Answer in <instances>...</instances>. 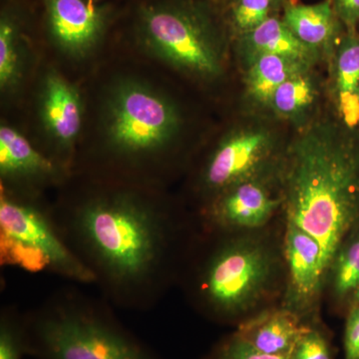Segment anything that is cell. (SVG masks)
Listing matches in <instances>:
<instances>
[{"label":"cell","mask_w":359,"mask_h":359,"mask_svg":"<svg viewBox=\"0 0 359 359\" xmlns=\"http://www.w3.org/2000/svg\"><path fill=\"white\" fill-rule=\"evenodd\" d=\"M51 207L66 244L114 308L155 309L181 276L202 229L157 188L93 179Z\"/></svg>","instance_id":"1"},{"label":"cell","mask_w":359,"mask_h":359,"mask_svg":"<svg viewBox=\"0 0 359 359\" xmlns=\"http://www.w3.org/2000/svg\"><path fill=\"white\" fill-rule=\"evenodd\" d=\"M285 219L313 236L330 269L359 224V140L316 124L297 137L278 165Z\"/></svg>","instance_id":"2"},{"label":"cell","mask_w":359,"mask_h":359,"mask_svg":"<svg viewBox=\"0 0 359 359\" xmlns=\"http://www.w3.org/2000/svg\"><path fill=\"white\" fill-rule=\"evenodd\" d=\"M264 229L202 231L179 285L208 320L238 327L283 297L287 269L283 241L278 242Z\"/></svg>","instance_id":"3"},{"label":"cell","mask_w":359,"mask_h":359,"mask_svg":"<svg viewBox=\"0 0 359 359\" xmlns=\"http://www.w3.org/2000/svg\"><path fill=\"white\" fill-rule=\"evenodd\" d=\"M105 299L76 287L52 292L23 313L35 359H165L125 327Z\"/></svg>","instance_id":"4"},{"label":"cell","mask_w":359,"mask_h":359,"mask_svg":"<svg viewBox=\"0 0 359 359\" xmlns=\"http://www.w3.org/2000/svg\"><path fill=\"white\" fill-rule=\"evenodd\" d=\"M180 127L173 103L147 85H118L106 109L105 161L107 181L157 188L162 157ZM107 170V171H108Z\"/></svg>","instance_id":"5"},{"label":"cell","mask_w":359,"mask_h":359,"mask_svg":"<svg viewBox=\"0 0 359 359\" xmlns=\"http://www.w3.org/2000/svg\"><path fill=\"white\" fill-rule=\"evenodd\" d=\"M0 262L33 273H49L80 285L94 278L59 231L51 207L39 198L0 192Z\"/></svg>","instance_id":"6"},{"label":"cell","mask_w":359,"mask_h":359,"mask_svg":"<svg viewBox=\"0 0 359 359\" xmlns=\"http://www.w3.org/2000/svg\"><path fill=\"white\" fill-rule=\"evenodd\" d=\"M142 29L149 49L174 67L204 78L222 72L218 41L196 14L177 7H154L144 14Z\"/></svg>","instance_id":"7"},{"label":"cell","mask_w":359,"mask_h":359,"mask_svg":"<svg viewBox=\"0 0 359 359\" xmlns=\"http://www.w3.org/2000/svg\"><path fill=\"white\" fill-rule=\"evenodd\" d=\"M278 163L264 173L229 187L203 205L197 214L202 231L236 233L266 228L276 212L283 210L282 192L273 193L269 185Z\"/></svg>","instance_id":"8"},{"label":"cell","mask_w":359,"mask_h":359,"mask_svg":"<svg viewBox=\"0 0 359 359\" xmlns=\"http://www.w3.org/2000/svg\"><path fill=\"white\" fill-rule=\"evenodd\" d=\"M275 141L266 130H241L226 137L201 169L198 185L204 204L229 187L276 167Z\"/></svg>","instance_id":"9"},{"label":"cell","mask_w":359,"mask_h":359,"mask_svg":"<svg viewBox=\"0 0 359 359\" xmlns=\"http://www.w3.org/2000/svg\"><path fill=\"white\" fill-rule=\"evenodd\" d=\"M283 247L287 278L282 306L299 314L306 323H314L327 280L323 250L313 236L287 219Z\"/></svg>","instance_id":"10"},{"label":"cell","mask_w":359,"mask_h":359,"mask_svg":"<svg viewBox=\"0 0 359 359\" xmlns=\"http://www.w3.org/2000/svg\"><path fill=\"white\" fill-rule=\"evenodd\" d=\"M1 189L22 197L39 198L40 189L62 185L70 174L40 152L25 136L6 125L0 128Z\"/></svg>","instance_id":"11"},{"label":"cell","mask_w":359,"mask_h":359,"mask_svg":"<svg viewBox=\"0 0 359 359\" xmlns=\"http://www.w3.org/2000/svg\"><path fill=\"white\" fill-rule=\"evenodd\" d=\"M49 26L56 44L73 57H84L98 43L103 14L92 0H47Z\"/></svg>","instance_id":"12"},{"label":"cell","mask_w":359,"mask_h":359,"mask_svg":"<svg viewBox=\"0 0 359 359\" xmlns=\"http://www.w3.org/2000/svg\"><path fill=\"white\" fill-rule=\"evenodd\" d=\"M40 95V114L45 129L58 148L67 152L82 128L81 97L75 86L54 71L45 76Z\"/></svg>","instance_id":"13"},{"label":"cell","mask_w":359,"mask_h":359,"mask_svg":"<svg viewBox=\"0 0 359 359\" xmlns=\"http://www.w3.org/2000/svg\"><path fill=\"white\" fill-rule=\"evenodd\" d=\"M308 323L280 304L243 321L236 334L261 353L287 356Z\"/></svg>","instance_id":"14"},{"label":"cell","mask_w":359,"mask_h":359,"mask_svg":"<svg viewBox=\"0 0 359 359\" xmlns=\"http://www.w3.org/2000/svg\"><path fill=\"white\" fill-rule=\"evenodd\" d=\"M244 46L250 59L263 54L282 56L311 66L318 52L302 41L283 21L269 18L256 29L245 33Z\"/></svg>","instance_id":"15"},{"label":"cell","mask_w":359,"mask_h":359,"mask_svg":"<svg viewBox=\"0 0 359 359\" xmlns=\"http://www.w3.org/2000/svg\"><path fill=\"white\" fill-rule=\"evenodd\" d=\"M334 95L342 122L349 128L359 126V37L353 33L337 49Z\"/></svg>","instance_id":"16"},{"label":"cell","mask_w":359,"mask_h":359,"mask_svg":"<svg viewBox=\"0 0 359 359\" xmlns=\"http://www.w3.org/2000/svg\"><path fill=\"white\" fill-rule=\"evenodd\" d=\"M337 13L332 1L299 4L285 8L283 22L304 43L316 49L330 43L337 32Z\"/></svg>","instance_id":"17"},{"label":"cell","mask_w":359,"mask_h":359,"mask_svg":"<svg viewBox=\"0 0 359 359\" xmlns=\"http://www.w3.org/2000/svg\"><path fill=\"white\" fill-rule=\"evenodd\" d=\"M245 76L248 93L252 100L269 105L276 89L290 77L306 72L311 66L282 56L263 54L250 59Z\"/></svg>","instance_id":"18"},{"label":"cell","mask_w":359,"mask_h":359,"mask_svg":"<svg viewBox=\"0 0 359 359\" xmlns=\"http://www.w3.org/2000/svg\"><path fill=\"white\" fill-rule=\"evenodd\" d=\"M327 283L335 301L349 302L359 287V224L335 252Z\"/></svg>","instance_id":"19"},{"label":"cell","mask_w":359,"mask_h":359,"mask_svg":"<svg viewBox=\"0 0 359 359\" xmlns=\"http://www.w3.org/2000/svg\"><path fill=\"white\" fill-rule=\"evenodd\" d=\"M316 97V84L306 71L283 82L271 96L269 106L283 117H297L313 105Z\"/></svg>","instance_id":"20"},{"label":"cell","mask_w":359,"mask_h":359,"mask_svg":"<svg viewBox=\"0 0 359 359\" xmlns=\"http://www.w3.org/2000/svg\"><path fill=\"white\" fill-rule=\"evenodd\" d=\"M18 41V28L11 18L0 21V87L4 91L13 90L22 73V55Z\"/></svg>","instance_id":"21"},{"label":"cell","mask_w":359,"mask_h":359,"mask_svg":"<svg viewBox=\"0 0 359 359\" xmlns=\"http://www.w3.org/2000/svg\"><path fill=\"white\" fill-rule=\"evenodd\" d=\"M28 356L23 313L13 306L0 311V359H23Z\"/></svg>","instance_id":"22"},{"label":"cell","mask_w":359,"mask_h":359,"mask_svg":"<svg viewBox=\"0 0 359 359\" xmlns=\"http://www.w3.org/2000/svg\"><path fill=\"white\" fill-rule=\"evenodd\" d=\"M287 359H334L330 335L316 321L309 323L295 341Z\"/></svg>","instance_id":"23"},{"label":"cell","mask_w":359,"mask_h":359,"mask_svg":"<svg viewBox=\"0 0 359 359\" xmlns=\"http://www.w3.org/2000/svg\"><path fill=\"white\" fill-rule=\"evenodd\" d=\"M202 359H287V356L271 355L257 351L237 334L226 335L217 342Z\"/></svg>","instance_id":"24"},{"label":"cell","mask_w":359,"mask_h":359,"mask_svg":"<svg viewBox=\"0 0 359 359\" xmlns=\"http://www.w3.org/2000/svg\"><path fill=\"white\" fill-rule=\"evenodd\" d=\"M271 0H238L233 11L236 25L245 33L259 27L269 18Z\"/></svg>","instance_id":"25"},{"label":"cell","mask_w":359,"mask_h":359,"mask_svg":"<svg viewBox=\"0 0 359 359\" xmlns=\"http://www.w3.org/2000/svg\"><path fill=\"white\" fill-rule=\"evenodd\" d=\"M344 359H359V306L347 313L344 334Z\"/></svg>","instance_id":"26"},{"label":"cell","mask_w":359,"mask_h":359,"mask_svg":"<svg viewBox=\"0 0 359 359\" xmlns=\"http://www.w3.org/2000/svg\"><path fill=\"white\" fill-rule=\"evenodd\" d=\"M334 9L344 25L353 30L359 22V0H334Z\"/></svg>","instance_id":"27"},{"label":"cell","mask_w":359,"mask_h":359,"mask_svg":"<svg viewBox=\"0 0 359 359\" xmlns=\"http://www.w3.org/2000/svg\"><path fill=\"white\" fill-rule=\"evenodd\" d=\"M349 308L351 306H359V287L358 289L353 292V294L351 295V299H349Z\"/></svg>","instance_id":"28"},{"label":"cell","mask_w":359,"mask_h":359,"mask_svg":"<svg viewBox=\"0 0 359 359\" xmlns=\"http://www.w3.org/2000/svg\"><path fill=\"white\" fill-rule=\"evenodd\" d=\"M358 100H359V95H358Z\"/></svg>","instance_id":"29"}]
</instances>
